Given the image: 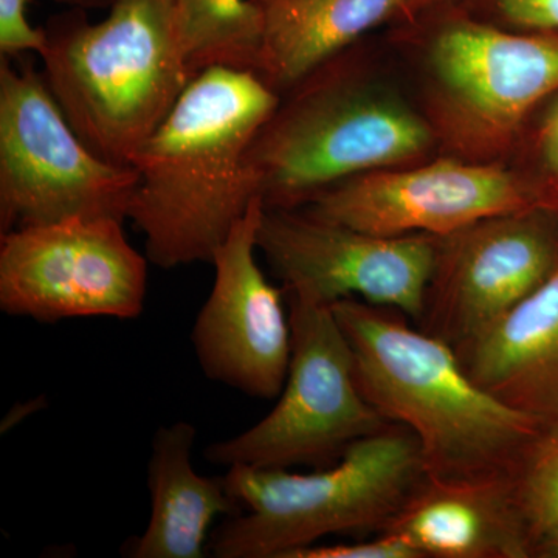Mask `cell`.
Wrapping results in <instances>:
<instances>
[{"mask_svg": "<svg viewBox=\"0 0 558 558\" xmlns=\"http://www.w3.org/2000/svg\"><path fill=\"white\" fill-rule=\"evenodd\" d=\"M279 102L247 70L211 68L132 157L138 185L128 218L160 269L211 263L256 197L247 153Z\"/></svg>", "mask_w": 558, "mask_h": 558, "instance_id": "cell-1", "label": "cell"}, {"mask_svg": "<svg viewBox=\"0 0 558 558\" xmlns=\"http://www.w3.org/2000/svg\"><path fill=\"white\" fill-rule=\"evenodd\" d=\"M354 354L360 392L381 417L413 433L433 480L512 478L543 435L532 418L475 384L450 344L392 307L332 304Z\"/></svg>", "mask_w": 558, "mask_h": 558, "instance_id": "cell-2", "label": "cell"}, {"mask_svg": "<svg viewBox=\"0 0 558 558\" xmlns=\"http://www.w3.org/2000/svg\"><path fill=\"white\" fill-rule=\"evenodd\" d=\"M438 140L421 109L380 83L357 44L279 95L247 153L266 208H301L363 172L436 157Z\"/></svg>", "mask_w": 558, "mask_h": 558, "instance_id": "cell-3", "label": "cell"}, {"mask_svg": "<svg viewBox=\"0 0 558 558\" xmlns=\"http://www.w3.org/2000/svg\"><path fill=\"white\" fill-rule=\"evenodd\" d=\"M43 76L80 138L131 165L196 78L174 0H116L100 22L73 9L47 22Z\"/></svg>", "mask_w": 558, "mask_h": 558, "instance_id": "cell-4", "label": "cell"}, {"mask_svg": "<svg viewBox=\"0 0 558 558\" xmlns=\"http://www.w3.org/2000/svg\"><path fill=\"white\" fill-rule=\"evenodd\" d=\"M427 476L413 433L391 424L311 473L233 465L223 480L242 512L209 539L218 558H289L333 534H381Z\"/></svg>", "mask_w": 558, "mask_h": 558, "instance_id": "cell-5", "label": "cell"}, {"mask_svg": "<svg viewBox=\"0 0 558 558\" xmlns=\"http://www.w3.org/2000/svg\"><path fill=\"white\" fill-rule=\"evenodd\" d=\"M558 94V35L498 27L462 14L424 54V113L439 153L505 163L529 117Z\"/></svg>", "mask_w": 558, "mask_h": 558, "instance_id": "cell-6", "label": "cell"}, {"mask_svg": "<svg viewBox=\"0 0 558 558\" xmlns=\"http://www.w3.org/2000/svg\"><path fill=\"white\" fill-rule=\"evenodd\" d=\"M28 54L0 57V234L72 218H128L138 171L80 138Z\"/></svg>", "mask_w": 558, "mask_h": 558, "instance_id": "cell-7", "label": "cell"}, {"mask_svg": "<svg viewBox=\"0 0 558 558\" xmlns=\"http://www.w3.org/2000/svg\"><path fill=\"white\" fill-rule=\"evenodd\" d=\"M292 354L277 407L234 438L205 450L213 464L328 468L391 422L363 398L354 354L332 304L288 295Z\"/></svg>", "mask_w": 558, "mask_h": 558, "instance_id": "cell-8", "label": "cell"}, {"mask_svg": "<svg viewBox=\"0 0 558 558\" xmlns=\"http://www.w3.org/2000/svg\"><path fill=\"white\" fill-rule=\"evenodd\" d=\"M146 288L145 256L123 220L72 218L0 234V310L11 317L137 318Z\"/></svg>", "mask_w": 558, "mask_h": 558, "instance_id": "cell-9", "label": "cell"}, {"mask_svg": "<svg viewBox=\"0 0 558 558\" xmlns=\"http://www.w3.org/2000/svg\"><path fill=\"white\" fill-rule=\"evenodd\" d=\"M258 250L288 295L326 304L359 299L392 307L417 325L438 236H376L304 208L264 207Z\"/></svg>", "mask_w": 558, "mask_h": 558, "instance_id": "cell-10", "label": "cell"}, {"mask_svg": "<svg viewBox=\"0 0 558 558\" xmlns=\"http://www.w3.org/2000/svg\"><path fill=\"white\" fill-rule=\"evenodd\" d=\"M534 207L545 205L515 168L436 156L341 180L301 208L376 236L442 238L476 220Z\"/></svg>", "mask_w": 558, "mask_h": 558, "instance_id": "cell-11", "label": "cell"}, {"mask_svg": "<svg viewBox=\"0 0 558 558\" xmlns=\"http://www.w3.org/2000/svg\"><path fill=\"white\" fill-rule=\"evenodd\" d=\"M558 267V213L548 207L476 220L438 238L417 328L450 344L486 329Z\"/></svg>", "mask_w": 558, "mask_h": 558, "instance_id": "cell-12", "label": "cell"}, {"mask_svg": "<svg viewBox=\"0 0 558 558\" xmlns=\"http://www.w3.org/2000/svg\"><path fill=\"white\" fill-rule=\"evenodd\" d=\"M263 211L256 197L213 255L215 281L191 341L209 380L275 399L288 379L292 332L284 289L270 284L256 260Z\"/></svg>", "mask_w": 558, "mask_h": 558, "instance_id": "cell-13", "label": "cell"}, {"mask_svg": "<svg viewBox=\"0 0 558 558\" xmlns=\"http://www.w3.org/2000/svg\"><path fill=\"white\" fill-rule=\"evenodd\" d=\"M381 534L422 558H531L535 539L512 478L440 481L425 476Z\"/></svg>", "mask_w": 558, "mask_h": 558, "instance_id": "cell-14", "label": "cell"}, {"mask_svg": "<svg viewBox=\"0 0 558 558\" xmlns=\"http://www.w3.org/2000/svg\"><path fill=\"white\" fill-rule=\"evenodd\" d=\"M453 349L481 389L558 433V267L537 292Z\"/></svg>", "mask_w": 558, "mask_h": 558, "instance_id": "cell-15", "label": "cell"}, {"mask_svg": "<svg viewBox=\"0 0 558 558\" xmlns=\"http://www.w3.org/2000/svg\"><path fill=\"white\" fill-rule=\"evenodd\" d=\"M196 427L189 422L160 427L154 435L148 468V527L131 539L124 556L132 558H204L205 543L216 517L238 515L223 476L199 475L191 462Z\"/></svg>", "mask_w": 558, "mask_h": 558, "instance_id": "cell-16", "label": "cell"}, {"mask_svg": "<svg viewBox=\"0 0 558 558\" xmlns=\"http://www.w3.org/2000/svg\"><path fill=\"white\" fill-rule=\"evenodd\" d=\"M259 20L258 76L284 94L373 28L413 14L410 0H250Z\"/></svg>", "mask_w": 558, "mask_h": 558, "instance_id": "cell-17", "label": "cell"}, {"mask_svg": "<svg viewBox=\"0 0 558 558\" xmlns=\"http://www.w3.org/2000/svg\"><path fill=\"white\" fill-rule=\"evenodd\" d=\"M186 61L194 76L211 68L258 75V13L250 0H174Z\"/></svg>", "mask_w": 558, "mask_h": 558, "instance_id": "cell-18", "label": "cell"}, {"mask_svg": "<svg viewBox=\"0 0 558 558\" xmlns=\"http://www.w3.org/2000/svg\"><path fill=\"white\" fill-rule=\"evenodd\" d=\"M513 494L535 539L558 529V433H543L512 476Z\"/></svg>", "mask_w": 558, "mask_h": 558, "instance_id": "cell-19", "label": "cell"}, {"mask_svg": "<svg viewBox=\"0 0 558 558\" xmlns=\"http://www.w3.org/2000/svg\"><path fill=\"white\" fill-rule=\"evenodd\" d=\"M470 16L509 31L558 35V0H472Z\"/></svg>", "mask_w": 558, "mask_h": 558, "instance_id": "cell-20", "label": "cell"}, {"mask_svg": "<svg viewBox=\"0 0 558 558\" xmlns=\"http://www.w3.org/2000/svg\"><path fill=\"white\" fill-rule=\"evenodd\" d=\"M535 159L542 180L535 183L539 199L545 207L558 213V94L539 121L534 140Z\"/></svg>", "mask_w": 558, "mask_h": 558, "instance_id": "cell-21", "label": "cell"}, {"mask_svg": "<svg viewBox=\"0 0 558 558\" xmlns=\"http://www.w3.org/2000/svg\"><path fill=\"white\" fill-rule=\"evenodd\" d=\"M28 0H0V57L39 54L46 47L44 28L32 27L27 20Z\"/></svg>", "mask_w": 558, "mask_h": 558, "instance_id": "cell-22", "label": "cell"}, {"mask_svg": "<svg viewBox=\"0 0 558 558\" xmlns=\"http://www.w3.org/2000/svg\"><path fill=\"white\" fill-rule=\"evenodd\" d=\"M289 558H422L409 543L389 534L374 539L337 545H315L295 550Z\"/></svg>", "mask_w": 558, "mask_h": 558, "instance_id": "cell-23", "label": "cell"}, {"mask_svg": "<svg viewBox=\"0 0 558 558\" xmlns=\"http://www.w3.org/2000/svg\"><path fill=\"white\" fill-rule=\"evenodd\" d=\"M535 557L558 558V529L539 539Z\"/></svg>", "mask_w": 558, "mask_h": 558, "instance_id": "cell-24", "label": "cell"}, {"mask_svg": "<svg viewBox=\"0 0 558 558\" xmlns=\"http://www.w3.org/2000/svg\"><path fill=\"white\" fill-rule=\"evenodd\" d=\"M57 2L65 3L73 9H109L116 0H57Z\"/></svg>", "mask_w": 558, "mask_h": 558, "instance_id": "cell-25", "label": "cell"}, {"mask_svg": "<svg viewBox=\"0 0 558 558\" xmlns=\"http://www.w3.org/2000/svg\"><path fill=\"white\" fill-rule=\"evenodd\" d=\"M436 2H444V0H410L411 10H413V13H416V11L421 9H425V7L433 5V3Z\"/></svg>", "mask_w": 558, "mask_h": 558, "instance_id": "cell-26", "label": "cell"}]
</instances>
